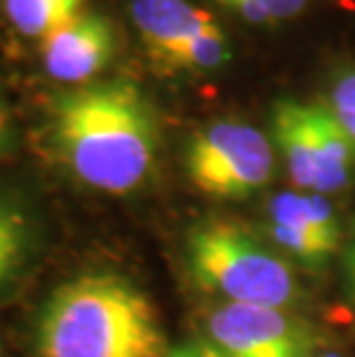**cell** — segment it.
<instances>
[{
  "label": "cell",
  "instance_id": "ac0fdd59",
  "mask_svg": "<svg viewBox=\"0 0 355 357\" xmlns=\"http://www.w3.org/2000/svg\"><path fill=\"white\" fill-rule=\"evenodd\" d=\"M346 284H349V293L355 302V233L349 245V252H346Z\"/></svg>",
  "mask_w": 355,
  "mask_h": 357
},
{
  "label": "cell",
  "instance_id": "9a60e30c",
  "mask_svg": "<svg viewBox=\"0 0 355 357\" xmlns=\"http://www.w3.org/2000/svg\"><path fill=\"white\" fill-rule=\"evenodd\" d=\"M330 109H355V70L342 72L332 81Z\"/></svg>",
  "mask_w": 355,
  "mask_h": 357
},
{
  "label": "cell",
  "instance_id": "5bb4252c",
  "mask_svg": "<svg viewBox=\"0 0 355 357\" xmlns=\"http://www.w3.org/2000/svg\"><path fill=\"white\" fill-rule=\"evenodd\" d=\"M266 231H268L270 238H273V242L277 247H282L284 252H289L291 256H296V258H300V261H305V263L319 265L323 261H328L330 254H332V249L323 245V242L309 238V235L300 233V231L286 229V226L268 222Z\"/></svg>",
  "mask_w": 355,
  "mask_h": 357
},
{
  "label": "cell",
  "instance_id": "7a4b0ae2",
  "mask_svg": "<svg viewBox=\"0 0 355 357\" xmlns=\"http://www.w3.org/2000/svg\"><path fill=\"white\" fill-rule=\"evenodd\" d=\"M37 357H164L148 295L113 272H86L49 295L37 318Z\"/></svg>",
  "mask_w": 355,
  "mask_h": 357
},
{
  "label": "cell",
  "instance_id": "30bf717a",
  "mask_svg": "<svg viewBox=\"0 0 355 357\" xmlns=\"http://www.w3.org/2000/svg\"><path fill=\"white\" fill-rule=\"evenodd\" d=\"M268 222L300 231L323 242L332 252L339 245L342 231L332 205L323 194H279L268 205Z\"/></svg>",
  "mask_w": 355,
  "mask_h": 357
},
{
  "label": "cell",
  "instance_id": "277c9868",
  "mask_svg": "<svg viewBox=\"0 0 355 357\" xmlns=\"http://www.w3.org/2000/svg\"><path fill=\"white\" fill-rule=\"evenodd\" d=\"M185 171L199 192L243 201L273 180L275 150L261 129L219 120L192 134L185 148Z\"/></svg>",
  "mask_w": 355,
  "mask_h": 357
},
{
  "label": "cell",
  "instance_id": "3957f363",
  "mask_svg": "<svg viewBox=\"0 0 355 357\" xmlns=\"http://www.w3.org/2000/svg\"><path fill=\"white\" fill-rule=\"evenodd\" d=\"M187 265L203 291L236 305L286 309L300 295L291 265L233 222L196 224L187 233Z\"/></svg>",
  "mask_w": 355,
  "mask_h": 357
},
{
  "label": "cell",
  "instance_id": "4fadbf2b",
  "mask_svg": "<svg viewBox=\"0 0 355 357\" xmlns=\"http://www.w3.org/2000/svg\"><path fill=\"white\" fill-rule=\"evenodd\" d=\"M233 10L240 19L254 26H268L273 21L291 19L307 7V0H217Z\"/></svg>",
  "mask_w": 355,
  "mask_h": 357
},
{
  "label": "cell",
  "instance_id": "8992f818",
  "mask_svg": "<svg viewBox=\"0 0 355 357\" xmlns=\"http://www.w3.org/2000/svg\"><path fill=\"white\" fill-rule=\"evenodd\" d=\"M44 72L60 83H88L107 70L116 53V33L107 17L81 12L40 42Z\"/></svg>",
  "mask_w": 355,
  "mask_h": 357
},
{
  "label": "cell",
  "instance_id": "e0dca14e",
  "mask_svg": "<svg viewBox=\"0 0 355 357\" xmlns=\"http://www.w3.org/2000/svg\"><path fill=\"white\" fill-rule=\"evenodd\" d=\"M10 136H12V113H10V109H7L5 100L0 97V153L7 148Z\"/></svg>",
  "mask_w": 355,
  "mask_h": 357
},
{
  "label": "cell",
  "instance_id": "ffe728a7",
  "mask_svg": "<svg viewBox=\"0 0 355 357\" xmlns=\"http://www.w3.org/2000/svg\"><path fill=\"white\" fill-rule=\"evenodd\" d=\"M316 357H344V355H339V353H321V355H316Z\"/></svg>",
  "mask_w": 355,
  "mask_h": 357
},
{
  "label": "cell",
  "instance_id": "7c38bea8",
  "mask_svg": "<svg viewBox=\"0 0 355 357\" xmlns=\"http://www.w3.org/2000/svg\"><path fill=\"white\" fill-rule=\"evenodd\" d=\"M30 249V229L19 208L0 199V291L24 268Z\"/></svg>",
  "mask_w": 355,
  "mask_h": 357
},
{
  "label": "cell",
  "instance_id": "2e32d148",
  "mask_svg": "<svg viewBox=\"0 0 355 357\" xmlns=\"http://www.w3.org/2000/svg\"><path fill=\"white\" fill-rule=\"evenodd\" d=\"M169 357H224L222 353L217 351V348L210 344H203V341H199V344H187V346H178V348H171Z\"/></svg>",
  "mask_w": 355,
  "mask_h": 357
},
{
  "label": "cell",
  "instance_id": "9c48e42d",
  "mask_svg": "<svg viewBox=\"0 0 355 357\" xmlns=\"http://www.w3.org/2000/svg\"><path fill=\"white\" fill-rule=\"evenodd\" d=\"M314 146H316V194H337L353 182L355 141L339 125L330 106L312 104Z\"/></svg>",
  "mask_w": 355,
  "mask_h": 357
},
{
  "label": "cell",
  "instance_id": "8fae6325",
  "mask_svg": "<svg viewBox=\"0 0 355 357\" xmlns=\"http://www.w3.org/2000/svg\"><path fill=\"white\" fill-rule=\"evenodd\" d=\"M83 0H3L7 21L28 40H44L81 14Z\"/></svg>",
  "mask_w": 355,
  "mask_h": 357
},
{
  "label": "cell",
  "instance_id": "52a82bcc",
  "mask_svg": "<svg viewBox=\"0 0 355 357\" xmlns=\"http://www.w3.org/2000/svg\"><path fill=\"white\" fill-rule=\"evenodd\" d=\"M134 28L150 60L166 74H178L187 49L213 17L187 0H130Z\"/></svg>",
  "mask_w": 355,
  "mask_h": 357
},
{
  "label": "cell",
  "instance_id": "5b68a950",
  "mask_svg": "<svg viewBox=\"0 0 355 357\" xmlns=\"http://www.w3.org/2000/svg\"><path fill=\"white\" fill-rule=\"evenodd\" d=\"M210 344L224 357H314L316 337L286 309L226 302L208 318Z\"/></svg>",
  "mask_w": 355,
  "mask_h": 357
},
{
  "label": "cell",
  "instance_id": "6da1fadb",
  "mask_svg": "<svg viewBox=\"0 0 355 357\" xmlns=\"http://www.w3.org/2000/svg\"><path fill=\"white\" fill-rule=\"evenodd\" d=\"M49 141L65 169L86 187L130 194L157 162L160 120L137 83H88L51 100Z\"/></svg>",
  "mask_w": 355,
  "mask_h": 357
},
{
  "label": "cell",
  "instance_id": "ba28073f",
  "mask_svg": "<svg viewBox=\"0 0 355 357\" xmlns=\"http://www.w3.org/2000/svg\"><path fill=\"white\" fill-rule=\"evenodd\" d=\"M273 136L282 150L286 171L298 189L316 192V146L312 125V104L279 100L273 106Z\"/></svg>",
  "mask_w": 355,
  "mask_h": 357
},
{
  "label": "cell",
  "instance_id": "d6986e66",
  "mask_svg": "<svg viewBox=\"0 0 355 357\" xmlns=\"http://www.w3.org/2000/svg\"><path fill=\"white\" fill-rule=\"evenodd\" d=\"M339 120V125L346 129V134L355 141V109H330Z\"/></svg>",
  "mask_w": 355,
  "mask_h": 357
}]
</instances>
